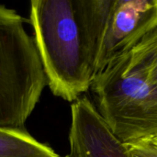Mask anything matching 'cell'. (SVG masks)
<instances>
[{"label":"cell","mask_w":157,"mask_h":157,"mask_svg":"<svg viewBox=\"0 0 157 157\" xmlns=\"http://www.w3.org/2000/svg\"><path fill=\"white\" fill-rule=\"evenodd\" d=\"M113 0H34L30 23L52 93L74 103L91 88Z\"/></svg>","instance_id":"6da1fadb"},{"label":"cell","mask_w":157,"mask_h":157,"mask_svg":"<svg viewBox=\"0 0 157 157\" xmlns=\"http://www.w3.org/2000/svg\"><path fill=\"white\" fill-rule=\"evenodd\" d=\"M47 85L24 18L0 5V128L24 129Z\"/></svg>","instance_id":"7a4b0ae2"},{"label":"cell","mask_w":157,"mask_h":157,"mask_svg":"<svg viewBox=\"0 0 157 157\" xmlns=\"http://www.w3.org/2000/svg\"><path fill=\"white\" fill-rule=\"evenodd\" d=\"M128 53L115 58L91 86L96 108L114 136L132 145L157 138V86L127 68Z\"/></svg>","instance_id":"3957f363"},{"label":"cell","mask_w":157,"mask_h":157,"mask_svg":"<svg viewBox=\"0 0 157 157\" xmlns=\"http://www.w3.org/2000/svg\"><path fill=\"white\" fill-rule=\"evenodd\" d=\"M157 28V0H113L97 62V75Z\"/></svg>","instance_id":"277c9868"},{"label":"cell","mask_w":157,"mask_h":157,"mask_svg":"<svg viewBox=\"0 0 157 157\" xmlns=\"http://www.w3.org/2000/svg\"><path fill=\"white\" fill-rule=\"evenodd\" d=\"M70 157H131L87 97L71 105Z\"/></svg>","instance_id":"5b68a950"},{"label":"cell","mask_w":157,"mask_h":157,"mask_svg":"<svg viewBox=\"0 0 157 157\" xmlns=\"http://www.w3.org/2000/svg\"><path fill=\"white\" fill-rule=\"evenodd\" d=\"M0 157H61L25 129L0 128Z\"/></svg>","instance_id":"8992f818"},{"label":"cell","mask_w":157,"mask_h":157,"mask_svg":"<svg viewBox=\"0 0 157 157\" xmlns=\"http://www.w3.org/2000/svg\"><path fill=\"white\" fill-rule=\"evenodd\" d=\"M127 68L157 86V28L128 52Z\"/></svg>","instance_id":"52a82bcc"},{"label":"cell","mask_w":157,"mask_h":157,"mask_svg":"<svg viewBox=\"0 0 157 157\" xmlns=\"http://www.w3.org/2000/svg\"><path fill=\"white\" fill-rule=\"evenodd\" d=\"M126 147L129 155L132 157H157V138L126 145Z\"/></svg>","instance_id":"ba28073f"},{"label":"cell","mask_w":157,"mask_h":157,"mask_svg":"<svg viewBox=\"0 0 157 157\" xmlns=\"http://www.w3.org/2000/svg\"><path fill=\"white\" fill-rule=\"evenodd\" d=\"M64 157H70V155H66V156H64Z\"/></svg>","instance_id":"9c48e42d"},{"label":"cell","mask_w":157,"mask_h":157,"mask_svg":"<svg viewBox=\"0 0 157 157\" xmlns=\"http://www.w3.org/2000/svg\"><path fill=\"white\" fill-rule=\"evenodd\" d=\"M130 156H131V155H130ZM131 157H132V156H131Z\"/></svg>","instance_id":"30bf717a"}]
</instances>
